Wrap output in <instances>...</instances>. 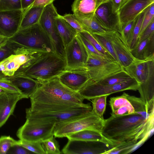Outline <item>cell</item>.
<instances>
[{"label": "cell", "instance_id": "cell-31", "mask_svg": "<svg viewBox=\"0 0 154 154\" xmlns=\"http://www.w3.org/2000/svg\"><path fill=\"white\" fill-rule=\"evenodd\" d=\"M108 96L102 95L96 97L91 100L92 110L99 118L104 120L103 115L105 111L106 100Z\"/></svg>", "mask_w": 154, "mask_h": 154}, {"label": "cell", "instance_id": "cell-10", "mask_svg": "<svg viewBox=\"0 0 154 154\" xmlns=\"http://www.w3.org/2000/svg\"><path fill=\"white\" fill-rule=\"evenodd\" d=\"M55 123H38L27 119L18 130L20 140L31 142L42 141L54 136Z\"/></svg>", "mask_w": 154, "mask_h": 154}, {"label": "cell", "instance_id": "cell-36", "mask_svg": "<svg viewBox=\"0 0 154 154\" xmlns=\"http://www.w3.org/2000/svg\"><path fill=\"white\" fill-rule=\"evenodd\" d=\"M136 17L134 20L129 21L123 26L120 33L123 41L128 48Z\"/></svg>", "mask_w": 154, "mask_h": 154}, {"label": "cell", "instance_id": "cell-39", "mask_svg": "<svg viewBox=\"0 0 154 154\" xmlns=\"http://www.w3.org/2000/svg\"><path fill=\"white\" fill-rule=\"evenodd\" d=\"M21 9L20 0H0V11Z\"/></svg>", "mask_w": 154, "mask_h": 154}, {"label": "cell", "instance_id": "cell-2", "mask_svg": "<svg viewBox=\"0 0 154 154\" xmlns=\"http://www.w3.org/2000/svg\"><path fill=\"white\" fill-rule=\"evenodd\" d=\"M139 84L137 89L140 98L148 108L154 103V59L141 60L134 59L124 69Z\"/></svg>", "mask_w": 154, "mask_h": 154}, {"label": "cell", "instance_id": "cell-16", "mask_svg": "<svg viewBox=\"0 0 154 154\" xmlns=\"http://www.w3.org/2000/svg\"><path fill=\"white\" fill-rule=\"evenodd\" d=\"M57 77L63 85L76 92H78L89 79L85 68L66 69Z\"/></svg>", "mask_w": 154, "mask_h": 154}, {"label": "cell", "instance_id": "cell-40", "mask_svg": "<svg viewBox=\"0 0 154 154\" xmlns=\"http://www.w3.org/2000/svg\"><path fill=\"white\" fill-rule=\"evenodd\" d=\"M154 19V3H153L151 4L146 10L139 35L150 22Z\"/></svg>", "mask_w": 154, "mask_h": 154}, {"label": "cell", "instance_id": "cell-7", "mask_svg": "<svg viewBox=\"0 0 154 154\" xmlns=\"http://www.w3.org/2000/svg\"><path fill=\"white\" fill-rule=\"evenodd\" d=\"M139 86L138 82L133 78L112 85H102L89 80L78 92L84 99L91 100L100 96H109L126 90H137Z\"/></svg>", "mask_w": 154, "mask_h": 154}, {"label": "cell", "instance_id": "cell-34", "mask_svg": "<svg viewBox=\"0 0 154 154\" xmlns=\"http://www.w3.org/2000/svg\"><path fill=\"white\" fill-rule=\"evenodd\" d=\"M78 33L88 41L100 53L109 58L115 60L111 55L101 45L91 33L85 30Z\"/></svg>", "mask_w": 154, "mask_h": 154}, {"label": "cell", "instance_id": "cell-23", "mask_svg": "<svg viewBox=\"0 0 154 154\" xmlns=\"http://www.w3.org/2000/svg\"><path fill=\"white\" fill-rule=\"evenodd\" d=\"M68 140L97 142L106 145L109 148L114 147L112 142L103 134L96 131L85 130L73 133L67 136Z\"/></svg>", "mask_w": 154, "mask_h": 154}, {"label": "cell", "instance_id": "cell-22", "mask_svg": "<svg viewBox=\"0 0 154 154\" xmlns=\"http://www.w3.org/2000/svg\"><path fill=\"white\" fill-rule=\"evenodd\" d=\"M130 51L135 59L141 60L154 59V34L137 43Z\"/></svg>", "mask_w": 154, "mask_h": 154}, {"label": "cell", "instance_id": "cell-28", "mask_svg": "<svg viewBox=\"0 0 154 154\" xmlns=\"http://www.w3.org/2000/svg\"><path fill=\"white\" fill-rule=\"evenodd\" d=\"M110 31L103 33H91L101 45L111 55L115 60L118 61L110 40L109 34Z\"/></svg>", "mask_w": 154, "mask_h": 154}, {"label": "cell", "instance_id": "cell-44", "mask_svg": "<svg viewBox=\"0 0 154 154\" xmlns=\"http://www.w3.org/2000/svg\"><path fill=\"white\" fill-rule=\"evenodd\" d=\"M7 154H31L35 153L20 144H17L11 147Z\"/></svg>", "mask_w": 154, "mask_h": 154}, {"label": "cell", "instance_id": "cell-11", "mask_svg": "<svg viewBox=\"0 0 154 154\" xmlns=\"http://www.w3.org/2000/svg\"><path fill=\"white\" fill-rule=\"evenodd\" d=\"M65 53L66 69L85 68L88 52L78 33L65 47Z\"/></svg>", "mask_w": 154, "mask_h": 154}, {"label": "cell", "instance_id": "cell-45", "mask_svg": "<svg viewBox=\"0 0 154 154\" xmlns=\"http://www.w3.org/2000/svg\"><path fill=\"white\" fill-rule=\"evenodd\" d=\"M78 34L82 42L88 51L98 55L108 57L98 51L88 41L78 32Z\"/></svg>", "mask_w": 154, "mask_h": 154}, {"label": "cell", "instance_id": "cell-47", "mask_svg": "<svg viewBox=\"0 0 154 154\" xmlns=\"http://www.w3.org/2000/svg\"><path fill=\"white\" fill-rule=\"evenodd\" d=\"M35 0H20L21 9L23 12L32 6Z\"/></svg>", "mask_w": 154, "mask_h": 154}, {"label": "cell", "instance_id": "cell-9", "mask_svg": "<svg viewBox=\"0 0 154 154\" xmlns=\"http://www.w3.org/2000/svg\"><path fill=\"white\" fill-rule=\"evenodd\" d=\"M92 109L90 104L79 108L46 112H37L26 109V118L41 123H55L56 124L87 113Z\"/></svg>", "mask_w": 154, "mask_h": 154}, {"label": "cell", "instance_id": "cell-32", "mask_svg": "<svg viewBox=\"0 0 154 154\" xmlns=\"http://www.w3.org/2000/svg\"><path fill=\"white\" fill-rule=\"evenodd\" d=\"M146 9V8L136 17L129 46L130 51L134 48L137 43L143 19Z\"/></svg>", "mask_w": 154, "mask_h": 154}, {"label": "cell", "instance_id": "cell-33", "mask_svg": "<svg viewBox=\"0 0 154 154\" xmlns=\"http://www.w3.org/2000/svg\"><path fill=\"white\" fill-rule=\"evenodd\" d=\"M45 154H60V146L58 142L54 136L41 142Z\"/></svg>", "mask_w": 154, "mask_h": 154}, {"label": "cell", "instance_id": "cell-1", "mask_svg": "<svg viewBox=\"0 0 154 154\" xmlns=\"http://www.w3.org/2000/svg\"><path fill=\"white\" fill-rule=\"evenodd\" d=\"M154 115L146 119L133 114L105 119L102 134L114 144V146L132 141L145 142L154 131Z\"/></svg>", "mask_w": 154, "mask_h": 154}, {"label": "cell", "instance_id": "cell-8", "mask_svg": "<svg viewBox=\"0 0 154 154\" xmlns=\"http://www.w3.org/2000/svg\"><path fill=\"white\" fill-rule=\"evenodd\" d=\"M59 15L56 8L51 3L44 7L39 23L50 40L53 52L65 59V47L55 24V17Z\"/></svg>", "mask_w": 154, "mask_h": 154}, {"label": "cell", "instance_id": "cell-3", "mask_svg": "<svg viewBox=\"0 0 154 154\" xmlns=\"http://www.w3.org/2000/svg\"><path fill=\"white\" fill-rule=\"evenodd\" d=\"M66 69L64 59L53 52H44L21 74L40 84L57 77Z\"/></svg>", "mask_w": 154, "mask_h": 154}, {"label": "cell", "instance_id": "cell-27", "mask_svg": "<svg viewBox=\"0 0 154 154\" xmlns=\"http://www.w3.org/2000/svg\"><path fill=\"white\" fill-rule=\"evenodd\" d=\"M76 18L84 30L91 33H103L112 31L105 27L94 15L89 18L81 19Z\"/></svg>", "mask_w": 154, "mask_h": 154}, {"label": "cell", "instance_id": "cell-19", "mask_svg": "<svg viewBox=\"0 0 154 154\" xmlns=\"http://www.w3.org/2000/svg\"><path fill=\"white\" fill-rule=\"evenodd\" d=\"M109 0H74L72 5L73 14L78 19L93 17L99 7Z\"/></svg>", "mask_w": 154, "mask_h": 154}, {"label": "cell", "instance_id": "cell-20", "mask_svg": "<svg viewBox=\"0 0 154 154\" xmlns=\"http://www.w3.org/2000/svg\"><path fill=\"white\" fill-rule=\"evenodd\" d=\"M109 105L112 112L122 106L129 105L134 107L135 113L140 112H149L145 103L140 97L129 95L125 92L121 96L111 97Z\"/></svg>", "mask_w": 154, "mask_h": 154}, {"label": "cell", "instance_id": "cell-4", "mask_svg": "<svg viewBox=\"0 0 154 154\" xmlns=\"http://www.w3.org/2000/svg\"><path fill=\"white\" fill-rule=\"evenodd\" d=\"M8 41L17 48L53 52L50 40L39 23L19 30Z\"/></svg>", "mask_w": 154, "mask_h": 154}, {"label": "cell", "instance_id": "cell-41", "mask_svg": "<svg viewBox=\"0 0 154 154\" xmlns=\"http://www.w3.org/2000/svg\"><path fill=\"white\" fill-rule=\"evenodd\" d=\"M62 17L78 32L84 30L81 24L73 14H66L62 16Z\"/></svg>", "mask_w": 154, "mask_h": 154}, {"label": "cell", "instance_id": "cell-13", "mask_svg": "<svg viewBox=\"0 0 154 154\" xmlns=\"http://www.w3.org/2000/svg\"><path fill=\"white\" fill-rule=\"evenodd\" d=\"M94 15L105 27L110 30L116 31L120 34L122 26L119 12L115 9L109 0L99 6Z\"/></svg>", "mask_w": 154, "mask_h": 154}, {"label": "cell", "instance_id": "cell-12", "mask_svg": "<svg viewBox=\"0 0 154 154\" xmlns=\"http://www.w3.org/2000/svg\"><path fill=\"white\" fill-rule=\"evenodd\" d=\"M23 14L22 9L0 11V36L12 37L19 29Z\"/></svg>", "mask_w": 154, "mask_h": 154}, {"label": "cell", "instance_id": "cell-43", "mask_svg": "<svg viewBox=\"0 0 154 154\" xmlns=\"http://www.w3.org/2000/svg\"><path fill=\"white\" fill-rule=\"evenodd\" d=\"M153 34H154V19L150 22L139 35L137 43L143 40L149 38Z\"/></svg>", "mask_w": 154, "mask_h": 154}, {"label": "cell", "instance_id": "cell-14", "mask_svg": "<svg viewBox=\"0 0 154 154\" xmlns=\"http://www.w3.org/2000/svg\"><path fill=\"white\" fill-rule=\"evenodd\" d=\"M154 3V0H125L118 12L122 27Z\"/></svg>", "mask_w": 154, "mask_h": 154}, {"label": "cell", "instance_id": "cell-6", "mask_svg": "<svg viewBox=\"0 0 154 154\" xmlns=\"http://www.w3.org/2000/svg\"><path fill=\"white\" fill-rule=\"evenodd\" d=\"M87 51L85 68L92 82H98L124 69L117 61Z\"/></svg>", "mask_w": 154, "mask_h": 154}, {"label": "cell", "instance_id": "cell-38", "mask_svg": "<svg viewBox=\"0 0 154 154\" xmlns=\"http://www.w3.org/2000/svg\"><path fill=\"white\" fill-rule=\"evenodd\" d=\"M18 48L7 41L0 46V62L12 55L16 53Z\"/></svg>", "mask_w": 154, "mask_h": 154}, {"label": "cell", "instance_id": "cell-17", "mask_svg": "<svg viewBox=\"0 0 154 154\" xmlns=\"http://www.w3.org/2000/svg\"><path fill=\"white\" fill-rule=\"evenodd\" d=\"M110 40L118 61L124 69L134 60L130 51L118 32L111 31L109 32Z\"/></svg>", "mask_w": 154, "mask_h": 154}, {"label": "cell", "instance_id": "cell-46", "mask_svg": "<svg viewBox=\"0 0 154 154\" xmlns=\"http://www.w3.org/2000/svg\"><path fill=\"white\" fill-rule=\"evenodd\" d=\"M54 0H35L32 6L45 7L52 3Z\"/></svg>", "mask_w": 154, "mask_h": 154}, {"label": "cell", "instance_id": "cell-42", "mask_svg": "<svg viewBox=\"0 0 154 154\" xmlns=\"http://www.w3.org/2000/svg\"><path fill=\"white\" fill-rule=\"evenodd\" d=\"M0 87L6 91L21 94L20 91L5 76H0Z\"/></svg>", "mask_w": 154, "mask_h": 154}, {"label": "cell", "instance_id": "cell-35", "mask_svg": "<svg viewBox=\"0 0 154 154\" xmlns=\"http://www.w3.org/2000/svg\"><path fill=\"white\" fill-rule=\"evenodd\" d=\"M18 144L35 154H45L40 141L31 142L19 140Z\"/></svg>", "mask_w": 154, "mask_h": 154}, {"label": "cell", "instance_id": "cell-30", "mask_svg": "<svg viewBox=\"0 0 154 154\" xmlns=\"http://www.w3.org/2000/svg\"><path fill=\"white\" fill-rule=\"evenodd\" d=\"M138 142L132 141L118 144L109 149L104 154L130 153L137 149V144Z\"/></svg>", "mask_w": 154, "mask_h": 154}, {"label": "cell", "instance_id": "cell-49", "mask_svg": "<svg viewBox=\"0 0 154 154\" xmlns=\"http://www.w3.org/2000/svg\"><path fill=\"white\" fill-rule=\"evenodd\" d=\"M8 38L0 36V46L4 45L8 41Z\"/></svg>", "mask_w": 154, "mask_h": 154}, {"label": "cell", "instance_id": "cell-24", "mask_svg": "<svg viewBox=\"0 0 154 154\" xmlns=\"http://www.w3.org/2000/svg\"><path fill=\"white\" fill-rule=\"evenodd\" d=\"M55 24L58 33L65 47L77 35L78 32L60 14L55 17Z\"/></svg>", "mask_w": 154, "mask_h": 154}, {"label": "cell", "instance_id": "cell-5", "mask_svg": "<svg viewBox=\"0 0 154 154\" xmlns=\"http://www.w3.org/2000/svg\"><path fill=\"white\" fill-rule=\"evenodd\" d=\"M92 110L64 121L57 123L54 136L62 138L81 131L89 130L102 134L104 123Z\"/></svg>", "mask_w": 154, "mask_h": 154}, {"label": "cell", "instance_id": "cell-15", "mask_svg": "<svg viewBox=\"0 0 154 154\" xmlns=\"http://www.w3.org/2000/svg\"><path fill=\"white\" fill-rule=\"evenodd\" d=\"M97 142L69 140L61 151L65 154H103L109 149L97 146Z\"/></svg>", "mask_w": 154, "mask_h": 154}, {"label": "cell", "instance_id": "cell-21", "mask_svg": "<svg viewBox=\"0 0 154 154\" xmlns=\"http://www.w3.org/2000/svg\"><path fill=\"white\" fill-rule=\"evenodd\" d=\"M6 77L27 98L35 92L40 85L35 80L22 74Z\"/></svg>", "mask_w": 154, "mask_h": 154}, {"label": "cell", "instance_id": "cell-48", "mask_svg": "<svg viewBox=\"0 0 154 154\" xmlns=\"http://www.w3.org/2000/svg\"><path fill=\"white\" fill-rule=\"evenodd\" d=\"M109 1L112 3L115 9L118 11L125 0H109Z\"/></svg>", "mask_w": 154, "mask_h": 154}, {"label": "cell", "instance_id": "cell-29", "mask_svg": "<svg viewBox=\"0 0 154 154\" xmlns=\"http://www.w3.org/2000/svg\"><path fill=\"white\" fill-rule=\"evenodd\" d=\"M132 78L124 69L104 79L95 82L103 85H112L122 83Z\"/></svg>", "mask_w": 154, "mask_h": 154}, {"label": "cell", "instance_id": "cell-26", "mask_svg": "<svg viewBox=\"0 0 154 154\" xmlns=\"http://www.w3.org/2000/svg\"><path fill=\"white\" fill-rule=\"evenodd\" d=\"M44 7L31 6L25 11L23 12L19 30L39 23Z\"/></svg>", "mask_w": 154, "mask_h": 154}, {"label": "cell", "instance_id": "cell-18", "mask_svg": "<svg viewBox=\"0 0 154 154\" xmlns=\"http://www.w3.org/2000/svg\"><path fill=\"white\" fill-rule=\"evenodd\" d=\"M27 98L20 93L5 92L0 95V128L12 115L17 102Z\"/></svg>", "mask_w": 154, "mask_h": 154}, {"label": "cell", "instance_id": "cell-37", "mask_svg": "<svg viewBox=\"0 0 154 154\" xmlns=\"http://www.w3.org/2000/svg\"><path fill=\"white\" fill-rule=\"evenodd\" d=\"M18 144V140L10 136H2L0 137V154H6L12 146Z\"/></svg>", "mask_w": 154, "mask_h": 154}, {"label": "cell", "instance_id": "cell-25", "mask_svg": "<svg viewBox=\"0 0 154 154\" xmlns=\"http://www.w3.org/2000/svg\"><path fill=\"white\" fill-rule=\"evenodd\" d=\"M38 88L48 94L59 97L65 93L73 91L63 85L57 77L40 83Z\"/></svg>", "mask_w": 154, "mask_h": 154}, {"label": "cell", "instance_id": "cell-50", "mask_svg": "<svg viewBox=\"0 0 154 154\" xmlns=\"http://www.w3.org/2000/svg\"><path fill=\"white\" fill-rule=\"evenodd\" d=\"M7 92L0 87V95L3 93Z\"/></svg>", "mask_w": 154, "mask_h": 154}]
</instances>
